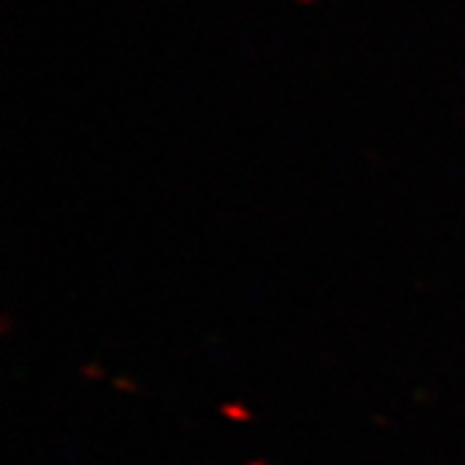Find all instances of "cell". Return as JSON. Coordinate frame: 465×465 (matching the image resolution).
Returning <instances> with one entry per match:
<instances>
[{"label":"cell","instance_id":"obj_1","mask_svg":"<svg viewBox=\"0 0 465 465\" xmlns=\"http://www.w3.org/2000/svg\"><path fill=\"white\" fill-rule=\"evenodd\" d=\"M300 3H313V0H300Z\"/></svg>","mask_w":465,"mask_h":465}]
</instances>
